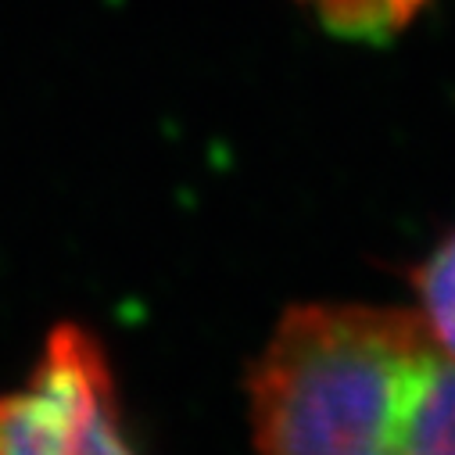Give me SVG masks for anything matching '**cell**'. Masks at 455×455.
<instances>
[{"instance_id": "6da1fadb", "label": "cell", "mask_w": 455, "mask_h": 455, "mask_svg": "<svg viewBox=\"0 0 455 455\" xmlns=\"http://www.w3.org/2000/svg\"><path fill=\"white\" fill-rule=\"evenodd\" d=\"M248 391L259 455H455V355L419 312L298 305Z\"/></svg>"}, {"instance_id": "7a4b0ae2", "label": "cell", "mask_w": 455, "mask_h": 455, "mask_svg": "<svg viewBox=\"0 0 455 455\" xmlns=\"http://www.w3.org/2000/svg\"><path fill=\"white\" fill-rule=\"evenodd\" d=\"M0 455H137L93 333L51 330L26 380L0 391Z\"/></svg>"}, {"instance_id": "3957f363", "label": "cell", "mask_w": 455, "mask_h": 455, "mask_svg": "<svg viewBox=\"0 0 455 455\" xmlns=\"http://www.w3.org/2000/svg\"><path fill=\"white\" fill-rule=\"evenodd\" d=\"M419 319L437 337V345L455 355V234L416 273Z\"/></svg>"}]
</instances>
